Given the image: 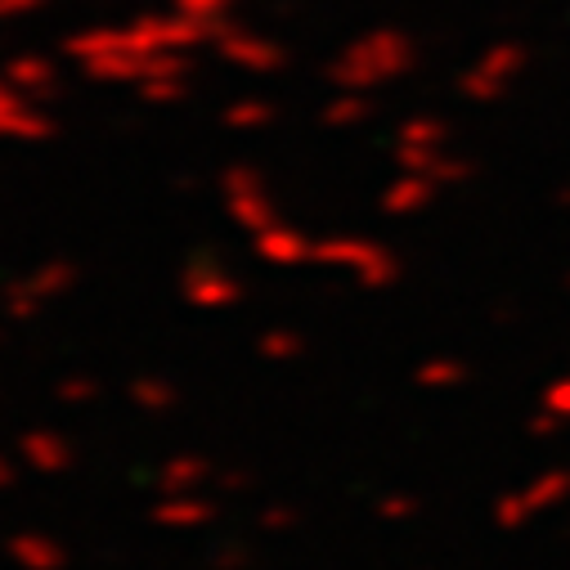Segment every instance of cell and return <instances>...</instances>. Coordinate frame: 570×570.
I'll use <instances>...</instances> for the list:
<instances>
[{
	"mask_svg": "<svg viewBox=\"0 0 570 570\" xmlns=\"http://www.w3.org/2000/svg\"><path fill=\"white\" fill-rule=\"evenodd\" d=\"M212 517H216V508L207 499H198V494H167L154 508V525H163V530H198Z\"/></svg>",
	"mask_w": 570,
	"mask_h": 570,
	"instance_id": "2e32d148",
	"label": "cell"
},
{
	"mask_svg": "<svg viewBox=\"0 0 570 570\" xmlns=\"http://www.w3.org/2000/svg\"><path fill=\"white\" fill-rule=\"evenodd\" d=\"M55 395H59V404H95L99 386H95L90 377H63V382L55 386Z\"/></svg>",
	"mask_w": 570,
	"mask_h": 570,
	"instance_id": "484cf974",
	"label": "cell"
},
{
	"mask_svg": "<svg viewBox=\"0 0 570 570\" xmlns=\"http://www.w3.org/2000/svg\"><path fill=\"white\" fill-rule=\"evenodd\" d=\"M417 512V499L413 494H386L382 503H377V517L382 521H409Z\"/></svg>",
	"mask_w": 570,
	"mask_h": 570,
	"instance_id": "83f0119b",
	"label": "cell"
},
{
	"mask_svg": "<svg viewBox=\"0 0 570 570\" xmlns=\"http://www.w3.org/2000/svg\"><path fill=\"white\" fill-rule=\"evenodd\" d=\"M216 55L225 59V63H234V68H243V72H278L283 63H288V50H283L274 37H261V32H252V28H220L216 32Z\"/></svg>",
	"mask_w": 570,
	"mask_h": 570,
	"instance_id": "52a82bcc",
	"label": "cell"
},
{
	"mask_svg": "<svg viewBox=\"0 0 570 570\" xmlns=\"http://www.w3.org/2000/svg\"><path fill=\"white\" fill-rule=\"evenodd\" d=\"M539 413H548L552 422L570 417V377H566V382H552V386L543 391V400H539Z\"/></svg>",
	"mask_w": 570,
	"mask_h": 570,
	"instance_id": "4316f807",
	"label": "cell"
},
{
	"mask_svg": "<svg viewBox=\"0 0 570 570\" xmlns=\"http://www.w3.org/2000/svg\"><path fill=\"white\" fill-rule=\"evenodd\" d=\"M6 81L19 90V95H55L59 90V72L46 55H14L6 63Z\"/></svg>",
	"mask_w": 570,
	"mask_h": 570,
	"instance_id": "9a60e30c",
	"label": "cell"
},
{
	"mask_svg": "<svg viewBox=\"0 0 570 570\" xmlns=\"http://www.w3.org/2000/svg\"><path fill=\"white\" fill-rule=\"evenodd\" d=\"M252 247L269 265H311L315 261V238L302 234L293 220H283V216L274 225H265L261 234H252Z\"/></svg>",
	"mask_w": 570,
	"mask_h": 570,
	"instance_id": "9c48e42d",
	"label": "cell"
},
{
	"mask_svg": "<svg viewBox=\"0 0 570 570\" xmlns=\"http://www.w3.org/2000/svg\"><path fill=\"white\" fill-rule=\"evenodd\" d=\"M126 395H130V404H135L139 413H167V409L180 404V391H176L167 377H135Z\"/></svg>",
	"mask_w": 570,
	"mask_h": 570,
	"instance_id": "ac0fdd59",
	"label": "cell"
},
{
	"mask_svg": "<svg viewBox=\"0 0 570 570\" xmlns=\"http://www.w3.org/2000/svg\"><path fill=\"white\" fill-rule=\"evenodd\" d=\"M19 454H23V463H28L32 472H41V476H63V472L77 463L72 441H63L59 432H28V436L19 441Z\"/></svg>",
	"mask_w": 570,
	"mask_h": 570,
	"instance_id": "7c38bea8",
	"label": "cell"
},
{
	"mask_svg": "<svg viewBox=\"0 0 570 570\" xmlns=\"http://www.w3.org/2000/svg\"><path fill=\"white\" fill-rule=\"evenodd\" d=\"M41 0H0V19H28L37 14Z\"/></svg>",
	"mask_w": 570,
	"mask_h": 570,
	"instance_id": "f1b7e54d",
	"label": "cell"
},
{
	"mask_svg": "<svg viewBox=\"0 0 570 570\" xmlns=\"http://www.w3.org/2000/svg\"><path fill=\"white\" fill-rule=\"evenodd\" d=\"M320 117H324V126H333V130H351V126H360V121L373 117V104L364 99V90H346V95H333Z\"/></svg>",
	"mask_w": 570,
	"mask_h": 570,
	"instance_id": "d6986e66",
	"label": "cell"
},
{
	"mask_svg": "<svg viewBox=\"0 0 570 570\" xmlns=\"http://www.w3.org/2000/svg\"><path fill=\"white\" fill-rule=\"evenodd\" d=\"M521 68H525V46H517V41H494L485 55H476V59L463 68L459 95L472 99V104H494V99H503V95L512 90V81L521 77Z\"/></svg>",
	"mask_w": 570,
	"mask_h": 570,
	"instance_id": "3957f363",
	"label": "cell"
},
{
	"mask_svg": "<svg viewBox=\"0 0 570 570\" xmlns=\"http://www.w3.org/2000/svg\"><path fill=\"white\" fill-rule=\"evenodd\" d=\"M72 288H77V265L72 261H46V265H37L32 274H23L19 283H10V288H6V311L14 320H28L46 302L68 297Z\"/></svg>",
	"mask_w": 570,
	"mask_h": 570,
	"instance_id": "5b68a950",
	"label": "cell"
},
{
	"mask_svg": "<svg viewBox=\"0 0 570 570\" xmlns=\"http://www.w3.org/2000/svg\"><path fill=\"white\" fill-rule=\"evenodd\" d=\"M441 185L436 180H426V176H413V171H400L386 189H382V212L386 216H417L436 203Z\"/></svg>",
	"mask_w": 570,
	"mask_h": 570,
	"instance_id": "4fadbf2b",
	"label": "cell"
},
{
	"mask_svg": "<svg viewBox=\"0 0 570 570\" xmlns=\"http://www.w3.org/2000/svg\"><path fill=\"white\" fill-rule=\"evenodd\" d=\"M6 485H14V463L0 454V490H6Z\"/></svg>",
	"mask_w": 570,
	"mask_h": 570,
	"instance_id": "4dcf8cb0",
	"label": "cell"
},
{
	"mask_svg": "<svg viewBox=\"0 0 570 570\" xmlns=\"http://www.w3.org/2000/svg\"><path fill=\"white\" fill-rule=\"evenodd\" d=\"M220 194H225V212H229V220H234L238 229H247V234H261L265 225L278 220L274 198H269L261 171H252V167H229L225 180H220Z\"/></svg>",
	"mask_w": 570,
	"mask_h": 570,
	"instance_id": "277c9868",
	"label": "cell"
},
{
	"mask_svg": "<svg viewBox=\"0 0 570 570\" xmlns=\"http://www.w3.org/2000/svg\"><path fill=\"white\" fill-rule=\"evenodd\" d=\"M293 521H297V512H293V508H269V512L261 517V525H265V530H288Z\"/></svg>",
	"mask_w": 570,
	"mask_h": 570,
	"instance_id": "f546056e",
	"label": "cell"
},
{
	"mask_svg": "<svg viewBox=\"0 0 570 570\" xmlns=\"http://www.w3.org/2000/svg\"><path fill=\"white\" fill-rule=\"evenodd\" d=\"M395 163L400 171H413V176H426V180H436L441 189H454L472 176V163L463 154H450L445 145L441 149H395Z\"/></svg>",
	"mask_w": 570,
	"mask_h": 570,
	"instance_id": "8fae6325",
	"label": "cell"
},
{
	"mask_svg": "<svg viewBox=\"0 0 570 570\" xmlns=\"http://www.w3.org/2000/svg\"><path fill=\"white\" fill-rule=\"evenodd\" d=\"M256 351H261V360H269V364H293V360L306 351V342H302V333H293V328H269V333H261Z\"/></svg>",
	"mask_w": 570,
	"mask_h": 570,
	"instance_id": "603a6c76",
	"label": "cell"
},
{
	"mask_svg": "<svg viewBox=\"0 0 570 570\" xmlns=\"http://www.w3.org/2000/svg\"><path fill=\"white\" fill-rule=\"evenodd\" d=\"M570 494V472H539L525 490H512V494H503L499 499V508H494V521L499 525H525L530 517H539V512H548L552 503H561Z\"/></svg>",
	"mask_w": 570,
	"mask_h": 570,
	"instance_id": "ba28073f",
	"label": "cell"
},
{
	"mask_svg": "<svg viewBox=\"0 0 570 570\" xmlns=\"http://www.w3.org/2000/svg\"><path fill=\"white\" fill-rule=\"evenodd\" d=\"M6 557H10L19 570H63V561H68L63 543L50 539V534H37V530L10 534V539H6Z\"/></svg>",
	"mask_w": 570,
	"mask_h": 570,
	"instance_id": "5bb4252c",
	"label": "cell"
},
{
	"mask_svg": "<svg viewBox=\"0 0 570 570\" xmlns=\"http://www.w3.org/2000/svg\"><path fill=\"white\" fill-rule=\"evenodd\" d=\"M409 68H413V41L400 28H373L328 63V81H337L342 90H377L404 77Z\"/></svg>",
	"mask_w": 570,
	"mask_h": 570,
	"instance_id": "6da1fadb",
	"label": "cell"
},
{
	"mask_svg": "<svg viewBox=\"0 0 570 570\" xmlns=\"http://www.w3.org/2000/svg\"><path fill=\"white\" fill-rule=\"evenodd\" d=\"M445 135H450V126L441 121V117H432V112H417V117H409L404 126H400V149H441L445 145Z\"/></svg>",
	"mask_w": 570,
	"mask_h": 570,
	"instance_id": "ffe728a7",
	"label": "cell"
},
{
	"mask_svg": "<svg viewBox=\"0 0 570 570\" xmlns=\"http://www.w3.org/2000/svg\"><path fill=\"white\" fill-rule=\"evenodd\" d=\"M413 382L426 386V391H450V386H463L468 382V364L463 360H426L413 373Z\"/></svg>",
	"mask_w": 570,
	"mask_h": 570,
	"instance_id": "7402d4cb",
	"label": "cell"
},
{
	"mask_svg": "<svg viewBox=\"0 0 570 570\" xmlns=\"http://www.w3.org/2000/svg\"><path fill=\"white\" fill-rule=\"evenodd\" d=\"M220 121H225L229 130H261V126L274 121V104H269V99H234V104L220 112Z\"/></svg>",
	"mask_w": 570,
	"mask_h": 570,
	"instance_id": "44dd1931",
	"label": "cell"
},
{
	"mask_svg": "<svg viewBox=\"0 0 570 570\" xmlns=\"http://www.w3.org/2000/svg\"><path fill=\"white\" fill-rule=\"evenodd\" d=\"M212 476V463L198 459V454H176L158 468V490L163 494H194L203 481Z\"/></svg>",
	"mask_w": 570,
	"mask_h": 570,
	"instance_id": "e0dca14e",
	"label": "cell"
},
{
	"mask_svg": "<svg viewBox=\"0 0 570 570\" xmlns=\"http://www.w3.org/2000/svg\"><path fill=\"white\" fill-rule=\"evenodd\" d=\"M46 135H50V117L32 108V99L19 95L10 81H0V139L32 145V139H46Z\"/></svg>",
	"mask_w": 570,
	"mask_h": 570,
	"instance_id": "30bf717a",
	"label": "cell"
},
{
	"mask_svg": "<svg viewBox=\"0 0 570 570\" xmlns=\"http://www.w3.org/2000/svg\"><path fill=\"white\" fill-rule=\"evenodd\" d=\"M315 265L351 274L360 288H368V293H382V288H391V283L400 278V256L391 247H382L377 238H368V234L315 238Z\"/></svg>",
	"mask_w": 570,
	"mask_h": 570,
	"instance_id": "7a4b0ae2",
	"label": "cell"
},
{
	"mask_svg": "<svg viewBox=\"0 0 570 570\" xmlns=\"http://www.w3.org/2000/svg\"><path fill=\"white\" fill-rule=\"evenodd\" d=\"M185 90H189V72H180V77H163V81L139 86V95H145L149 104H176V99H185Z\"/></svg>",
	"mask_w": 570,
	"mask_h": 570,
	"instance_id": "d4e9b609",
	"label": "cell"
},
{
	"mask_svg": "<svg viewBox=\"0 0 570 570\" xmlns=\"http://www.w3.org/2000/svg\"><path fill=\"white\" fill-rule=\"evenodd\" d=\"M176 14H185V19H194V23L212 28V32H220L225 19H229V0H176Z\"/></svg>",
	"mask_w": 570,
	"mask_h": 570,
	"instance_id": "cb8c5ba5",
	"label": "cell"
},
{
	"mask_svg": "<svg viewBox=\"0 0 570 570\" xmlns=\"http://www.w3.org/2000/svg\"><path fill=\"white\" fill-rule=\"evenodd\" d=\"M180 293H185V302L198 306V311H225V306H234V302L243 297V283H238L216 256H198V261H189L185 274H180Z\"/></svg>",
	"mask_w": 570,
	"mask_h": 570,
	"instance_id": "8992f818",
	"label": "cell"
}]
</instances>
